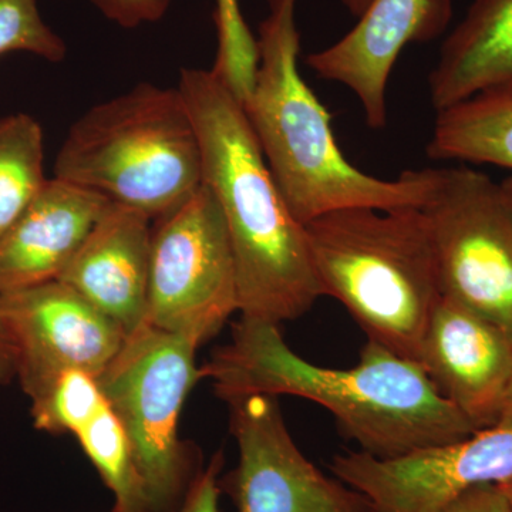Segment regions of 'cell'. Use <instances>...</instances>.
<instances>
[{
  "label": "cell",
  "mask_w": 512,
  "mask_h": 512,
  "mask_svg": "<svg viewBox=\"0 0 512 512\" xmlns=\"http://www.w3.org/2000/svg\"><path fill=\"white\" fill-rule=\"evenodd\" d=\"M202 377L224 402L288 394L318 403L346 437L377 458L454 443L477 431L441 396L419 362L373 340L355 367L329 369L293 352L275 323L241 318L231 342L201 367Z\"/></svg>",
  "instance_id": "1"
},
{
  "label": "cell",
  "mask_w": 512,
  "mask_h": 512,
  "mask_svg": "<svg viewBox=\"0 0 512 512\" xmlns=\"http://www.w3.org/2000/svg\"><path fill=\"white\" fill-rule=\"evenodd\" d=\"M177 89L200 140L202 183L227 224L241 318H301L325 291L305 225L276 185L241 100L212 69H181Z\"/></svg>",
  "instance_id": "2"
},
{
  "label": "cell",
  "mask_w": 512,
  "mask_h": 512,
  "mask_svg": "<svg viewBox=\"0 0 512 512\" xmlns=\"http://www.w3.org/2000/svg\"><path fill=\"white\" fill-rule=\"evenodd\" d=\"M256 39L258 63L245 116L286 204L301 224L343 208H421L436 185V168L380 180L350 164L332 120L299 72L298 0H266Z\"/></svg>",
  "instance_id": "3"
},
{
  "label": "cell",
  "mask_w": 512,
  "mask_h": 512,
  "mask_svg": "<svg viewBox=\"0 0 512 512\" xmlns=\"http://www.w3.org/2000/svg\"><path fill=\"white\" fill-rule=\"evenodd\" d=\"M305 229L325 296L345 305L367 340L417 362L443 296L426 212L343 208Z\"/></svg>",
  "instance_id": "4"
},
{
  "label": "cell",
  "mask_w": 512,
  "mask_h": 512,
  "mask_svg": "<svg viewBox=\"0 0 512 512\" xmlns=\"http://www.w3.org/2000/svg\"><path fill=\"white\" fill-rule=\"evenodd\" d=\"M55 178L96 192L151 220L202 184L200 140L177 87L140 83L74 121Z\"/></svg>",
  "instance_id": "5"
},
{
  "label": "cell",
  "mask_w": 512,
  "mask_h": 512,
  "mask_svg": "<svg viewBox=\"0 0 512 512\" xmlns=\"http://www.w3.org/2000/svg\"><path fill=\"white\" fill-rule=\"evenodd\" d=\"M197 349L144 322L97 377L130 440L150 512L177 510L201 470L178 437L185 399L201 379Z\"/></svg>",
  "instance_id": "6"
},
{
  "label": "cell",
  "mask_w": 512,
  "mask_h": 512,
  "mask_svg": "<svg viewBox=\"0 0 512 512\" xmlns=\"http://www.w3.org/2000/svg\"><path fill=\"white\" fill-rule=\"evenodd\" d=\"M153 222L146 323L200 348L238 312L237 269L220 204L202 183Z\"/></svg>",
  "instance_id": "7"
},
{
  "label": "cell",
  "mask_w": 512,
  "mask_h": 512,
  "mask_svg": "<svg viewBox=\"0 0 512 512\" xmlns=\"http://www.w3.org/2000/svg\"><path fill=\"white\" fill-rule=\"evenodd\" d=\"M429 218L441 292L512 336V204L468 167L436 168Z\"/></svg>",
  "instance_id": "8"
},
{
  "label": "cell",
  "mask_w": 512,
  "mask_h": 512,
  "mask_svg": "<svg viewBox=\"0 0 512 512\" xmlns=\"http://www.w3.org/2000/svg\"><path fill=\"white\" fill-rule=\"evenodd\" d=\"M238 464L224 480L235 507L268 512H376L369 498L323 474L293 441L278 397L249 394L229 400Z\"/></svg>",
  "instance_id": "9"
},
{
  "label": "cell",
  "mask_w": 512,
  "mask_h": 512,
  "mask_svg": "<svg viewBox=\"0 0 512 512\" xmlns=\"http://www.w3.org/2000/svg\"><path fill=\"white\" fill-rule=\"evenodd\" d=\"M329 467L333 477L366 495L376 512H439L467 488L511 480L512 427L477 430L396 458L349 451L333 457Z\"/></svg>",
  "instance_id": "10"
},
{
  "label": "cell",
  "mask_w": 512,
  "mask_h": 512,
  "mask_svg": "<svg viewBox=\"0 0 512 512\" xmlns=\"http://www.w3.org/2000/svg\"><path fill=\"white\" fill-rule=\"evenodd\" d=\"M16 352V379L32 399L70 369L99 377L123 346L119 323L62 281L0 295Z\"/></svg>",
  "instance_id": "11"
},
{
  "label": "cell",
  "mask_w": 512,
  "mask_h": 512,
  "mask_svg": "<svg viewBox=\"0 0 512 512\" xmlns=\"http://www.w3.org/2000/svg\"><path fill=\"white\" fill-rule=\"evenodd\" d=\"M417 362L474 429L497 426L512 373V336L441 296Z\"/></svg>",
  "instance_id": "12"
},
{
  "label": "cell",
  "mask_w": 512,
  "mask_h": 512,
  "mask_svg": "<svg viewBox=\"0 0 512 512\" xmlns=\"http://www.w3.org/2000/svg\"><path fill=\"white\" fill-rule=\"evenodd\" d=\"M451 10V0H372L355 28L332 46L311 53L306 63L322 79L355 94L367 126L383 128L394 63L410 43L440 36Z\"/></svg>",
  "instance_id": "13"
},
{
  "label": "cell",
  "mask_w": 512,
  "mask_h": 512,
  "mask_svg": "<svg viewBox=\"0 0 512 512\" xmlns=\"http://www.w3.org/2000/svg\"><path fill=\"white\" fill-rule=\"evenodd\" d=\"M153 220L109 202L59 281L130 335L146 322Z\"/></svg>",
  "instance_id": "14"
},
{
  "label": "cell",
  "mask_w": 512,
  "mask_h": 512,
  "mask_svg": "<svg viewBox=\"0 0 512 512\" xmlns=\"http://www.w3.org/2000/svg\"><path fill=\"white\" fill-rule=\"evenodd\" d=\"M53 177L0 237V295L59 281L109 205Z\"/></svg>",
  "instance_id": "15"
},
{
  "label": "cell",
  "mask_w": 512,
  "mask_h": 512,
  "mask_svg": "<svg viewBox=\"0 0 512 512\" xmlns=\"http://www.w3.org/2000/svg\"><path fill=\"white\" fill-rule=\"evenodd\" d=\"M505 90H512V0H473L430 73L431 106Z\"/></svg>",
  "instance_id": "16"
},
{
  "label": "cell",
  "mask_w": 512,
  "mask_h": 512,
  "mask_svg": "<svg viewBox=\"0 0 512 512\" xmlns=\"http://www.w3.org/2000/svg\"><path fill=\"white\" fill-rule=\"evenodd\" d=\"M427 154L512 170V90L478 94L437 111Z\"/></svg>",
  "instance_id": "17"
},
{
  "label": "cell",
  "mask_w": 512,
  "mask_h": 512,
  "mask_svg": "<svg viewBox=\"0 0 512 512\" xmlns=\"http://www.w3.org/2000/svg\"><path fill=\"white\" fill-rule=\"evenodd\" d=\"M43 130L32 116L0 120V237L46 184Z\"/></svg>",
  "instance_id": "18"
},
{
  "label": "cell",
  "mask_w": 512,
  "mask_h": 512,
  "mask_svg": "<svg viewBox=\"0 0 512 512\" xmlns=\"http://www.w3.org/2000/svg\"><path fill=\"white\" fill-rule=\"evenodd\" d=\"M73 436L114 495L116 510L150 512L130 440L109 403L74 431Z\"/></svg>",
  "instance_id": "19"
},
{
  "label": "cell",
  "mask_w": 512,
  "mask_h": 512,
  "mask_svg": "<svg viewBox=\"0 0 512 512\" xmlns=\"http://www.w3.org/2000/svg\"><path fill=\"white\" fill-rule=\"evenodd\" d=\"M33 426L49 434H73L107 400L97 377L70 369L30 399Z\"/></svg>",
  "instance_id": "20"
},
{
  "label": "cell",
  "mask_w": 512,
  "mask_h": 512,
  "mask_svg": "<svg viewBox=\"0 0 512 512\" xmlns=\"http://www.w3.org/2000/svg\"><path fill=\"white\" fill-rule=\"evenodd\" d=\"M215 23L220 47L212 70L239 99H244L254 83L258 63L256 39L245 25L238 0H217Z\"/></svg>",
  "instance_id": "21"
},
{
  "label": "cell",
  "mask_w": 512,
  "mask_h": 512,
  "mask_svg": "<svg viewBox=\"0 0 512 512\" xmlns=\"http://www.w3.org/2000/svg\"><path fill=\"white\" fill-rule=\"evenodd\" d=\"M26 52L62 62L67 46L40 16L36 0H0V56Z\"/></svg>",
  "instance_id": "22"
},
{
  "label": "cell",
  "mask_w": 512,
  "mask_h": 512,
  "mask_svg": "<svg viewBox=\"0 0 512 512\" xmlns=\"http://www.w3.org/2000/svg\"><path fill=\"white\" fill-rule=\"evenodd\" d=\"M104 18L120 28L157 23L167 15L171 0H90Z\"/></svg>",
  "instance_id": "23"
},
{
  "label": "cell",
  "mask_w": 512,
  "mask_h": 512,
  "mask_svg": "<svg viewBox=\"0 0 512 512\" xmlns=\"http://www.w3.org/2000/svg\"><path fill=\"white\" fill-rule=\"evenodd\" d=\"M222 466L224 457L220 451L212 456L207 467L201 468L174 512H220Z\"/></svg>",
  "instance_id": "24"
},
{
  "label": "cell",
  "mask_w": 512,
  "mask_h": 512,
  "mask_svg": "<svg viewBox=\"0 0 512 512\" xmlns=\"http://www.w3.org/2000/svg\"><path fill=\"white\" fill-rule=\"evenodd\" d=\"M439 512H512L510 500L498 484L467 488Z\"/></svg>",
  "instance_id": "25"
},
{
  "label": "cell",
  "mask_w": 512,
  "mask_h": 512,
  "mask_svg": "<svg viewBox=\"0 0 512 512\" xmlns=\"http://www.w3.org/2000/svg\"><path fill=\"white\" fill-rule=\"evenodd\" d=\"M16 379V352L10 338L8 326L0 312V384H9Z\"/></svg>",
  "instance_id": "26"
},
{
  "label": "cell",
  "mask_w": 512,
  "mask_h": 512,
  "mask_svg": "<svg viewBox=\"0 0 512 512\" xmlns=\"http://www.w3.org/2000/svg\"><path fill=\"white\" fill-rule=\"evenodd\" d=\"M497 426L512 427V373L507 392H505L503 407H501L500 419Z\"/></svg>",
  "instance_id": "27"
},
{
  "label": "cell",
  "mask_w": 512,
  "mask_h": 512,
  "mask_svg": "<svg viewBox=\"0 0 512 512\" xmlns=\"http://www.w3.org/2000/svg\"><path fill=\"white\" fill-rule=\"evenodd\" d=\"M342 2L353 16L360 18L365 13V10L369 8L372 0H342Z\"/></svg>",
  "instance_id": "28"
},
{
  "label": "cell",
  "mask_w": 512,
  "mask_h": 512,
  "mask_svg": "<svg viewBox=\"0 0 512 512\" xmlns=\"http://www.w3.org/2000/svg\"><path fill=\"white\" fill-rule=\"evenodd\" d=\"M501 487V490L504 491V494L507 495L508 500H510L512 507V478L511 480L504 481V483L498 484Z\"/></svg>",
  "instance_id": "29"
},
{
  "label": "cell",
  "mask_w": 512,
  "mask_h": 512,
  "mask_svg": "<svg viewBox=\"0 0 512 512\" xmlns=\"http://www.w3.org/2000/svg\"><path fill=\"white\" fill-rule=\"evenodd\" d=\"M501 185H503L505 194H507L508 200H510L512 204V177L505 178Z\"/></svg>",
  "instance_id": "30"
},
{
  "label": "cell",
  "mask_w": 512,
  "mask_h": 512,
  "mask_svg": "<svg viewBox=\"0 0 512 512\" xmlns=\"http://www.w3.org/2000/svg\"><path fill=\"white\" fill-rule=\"evenodd\" d=\"M111 512H123V511H119V510H116V508H113V511Z\"/></svg>",
  "instance_id": "31"
}]
</instances>
